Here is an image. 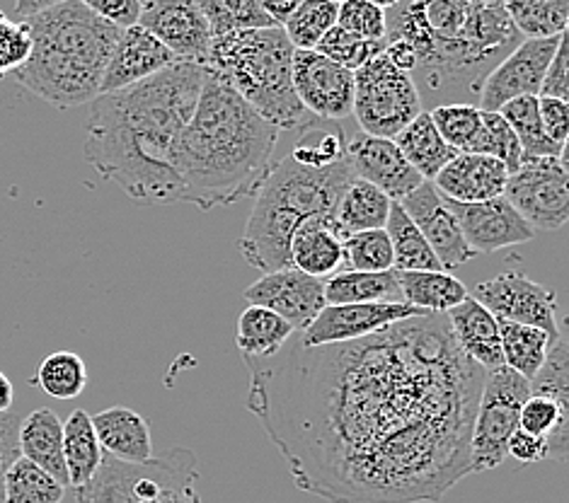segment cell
<instances>
[{
  "label": "cell",
  "instance_id": "obj_1",
  "mask_svg": "<svg viewBox=\"0 0 569 503\" xmlns=\"http://www.w3.org/2000/svg\"><path fill=\"white\" fill-rule=\"evenodd\" d=\"M248 410L306 494L328 503H437L466 480L485 371L446 315L355 342L242 359Z\"/></svg>",
  "mask_w": 569,
  "mask_h": 503
},
{
  "label": "cell",
  "instance_id": "obj_2",
  "mask_svg": "<svg viewBox=\"0 0 569 503\" xmlns=\"http://www.w3.org/2000/svg\"><path fill=\"white\" fill-rule=\"evenodd\" d=\"M207 68L174 61L141 83L98 94L86 127V160L143 203L180 201L170 151L194 114Z\"/></svg>",
  "mask_w": 569,
  "mask_h": 503
},
{
  "label": "cell",
  "instance_id": "obj_3",
  "mask_svg": "<svg viewBox=\"0 0 569 503\" xmlns=\"http://www.w3.org/2000/svg\"><path fill=\"white\" fill-rule=\"evenodd\" d=\"M279 129L207 73L194 114L170 151L180 201L201 211L254 197L274 165Z\"/></svg>",
  "mask_w": 569,
  "mask_h": 503
},
{
  "label": "cell",
  "instance_id": "obj_4",
  "mask_svg": "<svg viewBox=\"0 0 569 503\" xmlns=\"http://www.w3.org/2000/svg\"><path fill=\"white\" fill-rule=\"evenodd\" d=\"M24 22L30 24L32 51L10 78L57 110L98 98L119 27L94 16L80 0H66Z\"/></svg>",
  "mask_w": 569,
  "mask_h": 503
},
{
  "label": "cell",
  "instance_id": "obj_5",
  "mask_svg": "<svg viewBox=\"0 0 569 503\" xmlns=\"http://www.w3.org/2000/svg\"><path fill=\"white\" fill-rule=\"evenodd\" d=\"M355 180L347 158L330 168H306L287 155L274 162L254 194V207L238 250L262 274L291 269V238L308 221L335 228V211ZM337 230V228H335Z\"/></svg>",
  "mask_w": 569,
  "mask_h": 503
},
{
  "label": "cell",
  "instance_id": "obj_6",
  "mask_svg": "<svg viewBox=\"0 0 569 503\" xmlns=\"http://www.w3.org/2000/svg\"><path fill=\"white\" fill-rule=\"evenodd\" d=\"M293 47L281 27L242 30L211 39L207 73L246 100L267 124L301 131L310 117L298 102L291 78Z\"/></svg>",
  "mask_w": 569,
  "mask_h": 503
},
{
  "label": "cell",
  "instance_id": "obj_7",
  "mask_svg": "<svg viewBox=\"0 0 569 503\" xmlns=\"http://www.w3.org/2000/svg\"><path fill=\"white\" fill-rule=\"evenodd\" d=\"M199 460L189 447L139 465L102 457L94 477L76 489V503H201Z\"/></svg>",
  "mask_w": 569,
  "mask_h": 503
},
{
  "label": "cell",
  "instance_id": "obj_8",
  "mask_svg": "<svg viewBox=\"0 0 569 503\" xmlns=\"http://www.w3.org/2000/svg\"><path fill=\"white\" fill-rule=\"evenodd\" d=\"M351 114L363 133L396 139L415 117L422 114V94L410 73L398 71L386 53H378L355 71Z\"/></svg>",
  "mask_w": 569,
  "mask_h": 503
},
{
  "label": "cell",
  "instance_id": "obj_9",
  "mask_svg": "<svg viewBox=\"0 0 569 503\" xmlns=\"http://www.w3.org/2000/svg\"><path fill=\"white\" fill-rule=\"evenodd\" d=\"M528 380L507 365L485 375L470 439L472 474L497 470L507 455L511 433L519 429L521 406L528 400Z\"/></svg>",
  "mask_w": 569,
  "mask_h": 503
},
{
  "label": "cell",
  "instance_id": "obj_10",
  "mask_svg": "<svg viewBox=\"0 0 569 503\" xmlns=\"http://www.w3.org/2000/svg\"><path fill=\"white\" fill-rule=\"evenodd\" d=\"M505 197L533 230H560L569 221V174L562 158H521Z\"/></svg>",
  "mask_w": 569,
  "mask_h": 503
},
{
  "label": "cell",
  "instance_id": "obj_11",
  "mask_svg": "<svg viewBox=\"0 0 569 503\" xmlns=\"http://www.w3.org/2000/svg\"><path fill=\"white\" fill-rule=\"evenodd\" d=\"M472 298L490 310L497 320L538 328L552 342H558L562 332V324L558 322V295L546 285L528 279L523 271H505L490 281L478 283Z\"/></svg>",
  "mask_w": 569,
  "mask_h": 503
},
{
  "label": "cell",
  "instance_id": "obj_12",
  "mask_svg": "<svg viewBox=\"0 0 569 503\" xmlns=\"http://www.w3.org/2000/svg\"><path fill=\"white\" fill-rule=\"evenodd\" d=\"M567 32L546 39H521L507 59H501L480 85V110L499 112L517 98H538L548 66Z\"/></svg>",
  "mask_w": 569,
  "mask_h": 503
},
{
  "label": "cell",
  "instance_id": "obj_13",
  "mask_svg": "<svg viewBox=\"0 0 569 503\" xmlns=\"http://www.w3.org/2000/svg\"><path fill=\"white\" fill-rule=\"evenodd\" d=\"M293 90L303 110L320 121L351 117L355 107V73L325 59L318 51H293Z\"/></svg>",
  "mask_w": 569,
  "mask_h": 503
},
{
  "label": "cell",
  "instance_id": "obj_14",
  "mask_svg": "<svg viewBox=\"0 0 569 503\" xmlns=\"http://www.w3.org/2000/svg\"><path fill=\"white\" fill-rule=\"evenodd\" d=\"M139 24L178 61L207 63L211 32L197 0H148L141 8Z\"/></svg>",
  "mask_w": 569,
  "mask_h": 503
},
{
  "label": "cell",
  "instance_id": "obj_15",
  "mask_svg": "<svg viewBox=\"0 0 569 503\" xmlns=\"http://www.w3.org/2000/svg\"><path fill=\"white\" fill-rule=\"evenodd\" d=\"M427 312L408 303H357V305H325L320 315L308 324L301 336L306 346H325L355 342L383 332L386 328L410 318H422Z\"/></svg>",
  "mask_w": 569,
  "mask_h": 503
},
{
  "label": "cell",
  "instance_id": "obj_16",
  "mask_svg": "<svg viewBox=\"0 0 569 503\" xmlns=\"http://www.w3.org/2000/svg\"><path fill=\"white\" fill-rule=\"evenodd\" d=\"M248 305H260L277 312L296 332H303L313 322L325 303V279L308 276L298 269H281L262 274L242 293Z\"/></svg>",
  "mask_w": 569,
  "mask_h": 503
},
{
  "label": "cell",
  "instance_id": "obj_17",
  "mask_svg": "<svg viewBox=\"0 0 569 503\" xmlns=\"http://www.w3.org/2000/svg\"><path fill=\"white\" fill-rule=\"evenodd\" d=\"M446 203H449L468 248L476 254L517 248V244L531 242L536 238V230L521 219L519 211L505 197L478 203H458L446 199Z\"/></svg>",
  "mask_w": 569,
  "mask_h": 503
},
{
  "label": "cell",
  "instance_id": "obj_18",
  "mask_svg": "<svg viewBox=\"0 0 569 503\" xmlns=\"http://www.w3.org/2000/svg\"><path fill=\"white\" fill-rule=\"evenodd\" d=\"M398 203L402 211L410 215V221L419 228V233L425 235L443 271L463 266L476 256V252L468 248L463 233H460L449 203H446V199L437 192V187L431 182H422L415 192H410Z\"/></svg>",
  "mask_w": 569,
  "mask_h": 503
},
{
  "label": "cell",
  "instance_id": "obj_19",
  "mask_svg": "<svg viewBox=\"0 0 569 503\" xmlns=\"http://www.w3.org/2000/svg\"><path fill=\"white\" fill-rule=\"evenodd\" d=\"M347 162L355 177L381 189L390 201H402L425 182L392 139L359 133L347 141Z\"/></svg>",
  "mask_w": 569,
  "mask_h": 503
},
{
  "label": "cell",
  "instance_id": "obj_20",
  "mask_svg": "<svg viewBox=\"0 0 569 503\" xmlns=\"http://www.w3.org/2000/svg\"><path fill=\"white\" fill-rule=\"evenodd\" d=\"M174 61L178 59L151 32L143 30L141 24L127 27V30L119 32L112 57L107 61L100 94L137 85L141 80L160 73L162 68L172 66Z\"/></svg>",
  "mask_w": 569,
  "mask_h": 503
},
{
  "label": "cell",
  "instance_id": "obj_21",
  "mask_svg": "<svg viewBox=\"0 0 569 503\" xmlns=\"http://www.w3.org/2000/svg\"><path fill=\"white\" fill-rule=\"evenodd\" d=\"M509 180V170L505 162H499L492 155L478 153H458L449 165H446L431 184L443 199L458 203H478L499 199L505 194Z\"/></svg>",
  "mask_w": 569,
  "mask_h": 503
},
{
  "label": "cell",
  "instance_id": "obj_22",
  "mask_svg": "<svg viewBox=\"0 0 569 503\" xmlns=\"http://www.w3.org/2000/svg\"><path fill=\"white\" fill-rule=\"evenodd\" d=\"M446 318H449L460 351L470 361H476L485 373L505 365L497 318L485 305H480L476 298L468 295L463 303L446 312Z\"/></svg>",
  "mask_w": 569,
  "mask_h": 503
},
{
  "label": "cell",
  "instance_id": "obj_23",
  "mask_svg": "<svg viewBox=\"0 0 569 503\" xmlns=\"http://www.w3.org/2000/svg\"><path fill=\"white\" fill-rule=\"evenodd\" d=\"M90 419L104 455L131 462V465L153 457L151 426L139 412L129 410V406H110V410H102Z\"/></svg>",
  "mask_w": 569,
  "mask_h": 503
},
{
  "label": "cell",
  "instance_id": "obj_24",
  "mask_svg": "<svg viewBox=\"0 0 569 503\" xmlns=\"http://www.w3.org/2000/svg\"><path fill=\"white\" fill-rule=\"evenodd\" d=\"M18 447L20 457L34 462L59 484L69 486V474L63 465V421L51 410L42 406L20 419Z\"/></svg>",
  "mask_w": 569,
  "mask_h": 503
},
{
  "label": "cell",
  "instance_id": "obj_25",
  "mask_svg": "<svg viewBox=\"0 0 569 503\" xmlns=\"http://www.w3.org/2000/svg\"><path fill=\"white\" fill-rule=\"evenodd\" d=\"M291 266L308 276L330 279L342 269V238L325 221H308L291 238Z\"/></svg>",
  "mask_w": 569,
  "mask_h": 503
},
{
  "label": "cell",
  "instance_id": "obj_26",
  "mask_svg": "<svg viewBox=\"0 0 569 503\" xmlns=\"http://www.w3.org/2000/svg\"><path fill=\"white\" fill-rule=\"evenodd\" d=\"M325 303L357 305V303H402L398 271H347L340 269L325 279Z\"/></svg>",
  "mask_w": 569,
  "mask_h": 503
},
{
  "label": "cell",
  "instance_id": "obj_27",
  "mask_svg": "<svg viewBox=\"0 0 569 503\" xmlns=\"http://www.w3.org/2000/svg\"><path fill=\"white\" fill-rule=\"evenodd\" d=\"M400 298L427 315H446L470 295L466 283L449 271H398Z\"/></svg>",
  "mask_w": 569,
  "mask_h": 503
},
{
  "label": "cell",
  "instance_id": "obj_28",
  "mask_svg": "<svg viewBox=\"0 0 569 503\" xmlns=\"http://www.w3.org/2000/svg\"><path fill=\"white\" fill-rule=\"evenodd\" d=\"M392 141L425 182H431L458 155L456 148L441 139L429 112L415 117Z\"/></svg>",
  "mask_w": 569,
  "mask_h": 503
},
{
  "label": "cell",
  "instance_id": "obj_29",
  "mask_svg": "<svg viewBox=\"0 0 569 503\" xmlns=\"http://www.w3.org/2000/svg\"><path fill=\"white\" fill-rule=\"evenodd\" d=\"M392 201L381 192V189L359 180L349 182L345 194L337 203L335 211V228L340 238L363 233V230H381L388 223Z\"/></svg>",
  "mask_w": 569,
  "mask_h": 503
},
{
  "label": "cell",
  "instance_id": "obj_30",
  "mask_svg": "<svg viewBox=\"0 0 569 503\" xmlns=\"http://www.w3.org/2000/svg\"><path fill=\"white\" fill-rule=\"evenodd\" d=\"M102 447L94 436L92 419L86 410H76L63 421V465L69 486H86L102 465Z\"/></svg>",
  "mask_w": 569,
  "mask_h": 503
},
{
  "label": "cell",
  "instance_id": "obj_31",
  "mask_svg": "<svg viewBox=\"0 0 569 503\" xmlns=\"http://www.w3.org/2000/svg\"><path fill=\"white\" fill-rule=\"evenodd\" d=\"M293 334L296 330L277 312L260 305H248L238 318L236 344L242 359H267L274 356Z\"/></svg>",
  "mask_w": 569,
  "mask_h": 503
},
{
  "label": "cell",
  "instance_id": "obj_32",
  "mask_svg": "<svg viewBox=\"0 0 569 503\" xmlns=\"http://www.w3.org/2000/svg\"><path fill=\"white\" fill-rule=\"evenodd\" d=\"M497 324L505 365L531 383L538 371L543 369L548 351L555 342L543 330L528 328V324H517L507 320H497Z\"/></svg>",
  "mask_w": 569,
  "mask_h": 503
},
{
  "label": "cell",
  "instance_id": "obj_33",
  "mask_svg": "<svg viewBox=\"0 0 569 503\" xmlns=\"http://www.w3.org/2000/svg\"><path fill=\"white\" fill-rule=\"evenodd\" d=\"M386 233L392 244V269L396 271H443L429 242L398 201H392L390 207Z\"/></svg>",
  "mask_w": 569,
  "mask_h": 503
},
{
  "label": "cell",
  "instance_id": "obj_34",
  "mask_svg": "<svg viewBox=\"0 0 569 503\" xmlns=\"http://www.w3.org/2000/svg\"><path fill=\"white\" fill-rule=\"evenodd\" d=\"M523 39H546L567 32L569 0H501Z\"/></svg>",
  "mask_w": 569,
  "mask_h": 503
},
{
  "label": "cell",
  "instance_id": "obj_35",
  "mask_svg": "<svg viewBox=\"0 0 569 503\" xmlns=\"http://www.w3.org/2000/svg\"><path fill=\"white\" fill-rule=\"evenodd\" d=\"M499 114L505 117L513 135L519 139L523 158H562L565 148L555 145L540 124L538 98H517L501 107Z\"/></svg>",
  "mask_w": 569,
  "mask_h": 503
},
{
  "label": "cell",
  "instance_id": "obj_36",
  "mask_svg": "<svg viewBox=\"0 0 569 503\" xmlns=\"http://www.w3.org/2000/svg\"><path fill=\"white\" fill-rule=\"evenodd\" d=\"M63 492V484L24 457L12 462L3 477V503H61Z\"/></svg>",
  "mask_w": 569,
  "mask_h": 503
},
{
  "label": "cell",
  "instance_id": "obj_37",
  "mask_svg": "<svg viewBox=\"0 0 569 503\" xmlns=\"http://www.w3.org/2000/svg\"><path fill=\"white\" fill-rule=\"evenodd\" d=\"M209 22L211 39L242 30H262L277 27L267 16L260 0H197Z\"/></svg>",
  "mask_w": 569,
  "mask_h": 503
},
{
  "label": "cell",
  "instance_id": "obj_38",
  "mask_svg": "<svg viewBox=\"0 0 569 503\" xmlns=\"http://www.w3.org/2000/svg\"><path fill=\"white\" fill-rule=\"evenodd\" d=\"M441 139L458 153H476L482 135V110L472 102L439 104L429 112Z\"/></svg>",
  "mask_w": 569,
  "mask_h": 503
},
{
  "label": "cell",
  "instance_id": "obj_39",
  "mask_svg": "<svg viewBox=\"0 0 569 503\" xmlns=\"http://www.w3.org/2000/svg\"><path fill=\"white\" fill-rule=\"evenodd\" d=\"M34 385L42 388L49 398L76 400L88 385L86 361L73 351H57L39 363Z\"/></svg>",
  "mask_w": 569,
  "mask_h": 503
},
{
  "label": "cell",
  "instance_id": "obj_40",
  "mask_svg": "<svg viewBox=\"0 0 569 503\" xmlns=\"http://www.w3.org/2000/svg\"><path fill=\"white\" fill-rule=\"evenodd\" d=\"M337 10L340 6L330 0H303L293 10V16L281 24V30L293 49L313 51L320 39L337 24Z\"/></svg>",
  "mask_w": 569,
  "mask_h": 503
},
{
  "label": "cell",
  "instance_id": "obj_41",
  "mask_svg": "<svg viewBox=\"0 0 569 503\" xmlns=\"http://www.w3.org/2000/svg\"><path fill=\"white\" fill-rule=\"evenodd\" d=\"M291 158L306 168H330L335 162L345 160L347 141L342 129H320L318 119H313L301 129Z\"/></svg>",
  "mask_w": 569,
  "mask_h": 503
},
{
  "label": "cell",
  "instance_id": "obj_42",
  "mask_svg": "<svg viewBox=\"0 0 569 503\" xmlns=\"http://www.w3.org/2000/svg\"><path fill=\"white\" fill-rule=\"evenodd\" d=\"M342 266L347 271H390L392 244L386 228L342 238Z\"/></svg>",
  "mask_w": 569,
  "mask_h": 503
},
{
  "label": "cell",
  "instance_id": "obj_43",
  "mask_svg": "<svg viewBox=\"0 0 569 503\" xmlns=\"http://www.w3.org/2000/svg\"><path fill=\"white\" fill-rule=\"evenodd\" d=\"M383 49L386 39L383 42H369V39H361L335 24L332 30L320 39V44L313 51L322 53L325 59H330L337 66H342L347 71L355 73L363 63H369L378 53H383Z\"/></svg>",
  "mask_w": 569,
  "mask_h": 503
},
{
  "label": "cell",
  "instance_id": "obj_44",
  "mask_svg": "<svg viewBox=\"0 0 569 503\" xmlns=\"http://www.w3.org/2000/svg\"><path fill=\"white\" fill-rule=\"evenodd\" d=\"M478 155H492L499 162H505L509 174H513L521 165V145L513 135L511 127L499 112H482V135L476 148Z\"/></svg>",
  "mask_w": 569,
  "mask_h": 503
},
{
  "label": "cell",
  "instance_id": "obj_45",
  "mask_svg": "<svg viewBox=\"0 0 569 503\" xmlns=\"http://www.w3.org/2000/svg\"><path fill=\"white\" fill-rule=\"evenodd\" d=\"M337 27L369 42H383L388 37V12L369 0H345L337 10Z\"/></svg>",
  "mask_w": 569,
  "mask_h": 503
},
{
  "label": "cell",
  "instance_id": "obj_46",
  "mask_svg": "<svg viewBox=\"0 0 569 503\" xmlns=\"http://www.w3.org/2000/svg\"><path fill=\"white\" fill-rule=\"evenodd\" d=\"M30 24L24 20H10L6 12L0 10V80L16 73L18 68L30 59Z\"/></svg>",
  "mask_w": 569,
  "mask_h": 503
},
{
  "label": "cell",
  "instance_id": "obj_47",
  "mask_svg": "<svg viewBox=\"0 0 569 503\" xmlns=\"http://www.w3.org/2000/svg\"><path fill=\"white\" fill-rule=\"evenodd\" d=\"M94 16L112 22L119 30L139 24V16L143 3L141 0H80Z\"/></svg>",
  "mask_w": 569,
  "mask_h": 503
},
{
  "label": "cell",
  "instance_id": "obj_48",
  "mask_svg": "<svg viewBox=\"0 0 569 503\" xmlns=\"http://www.w3.org/2000/svg\"><path fill=\"white\" fill-rule=\"evenodd\" d=\"M538 114L548 139L565 148L569 135V104L555 98H538Z\"/></svg>",
  "mask_w": 569,
  "mask_h": 503
},
{
  "label": "cell",
  "instance_id": "obj_49",
  "mask_svg": "<svg viewBox=\"0 0 569 503\" xmlns=\"http://www.w3.org/2000/svg\"><path fill=\"white\" fill-rule=\"evenodd\" d=\"M538 98H555V100H569V76H567V34L560 42L558 51L548 66L546 78H543V88H540Z\"/></svg>",
  "mask_w": 569,
  "mask_h": 503
},
{
  "label": "cell",
  "instance_id": "obj_50",
  "mask_svg": "<svg viewBox=\"0 0 569 503\" xmlns=\"http://www.w3.org/2000/svg\"><path fill=\"white\" fill-rule=\"evenodd\" d=\"M507 455L517 460L519 465H538V462L550 457L548 441L531 436V433L517 429L511 433V439L507 443Z\"/></svg>",
  "mask_w": 569,
  "mask_h": 503
},
{
  "label": "cell",
  "instance_id": "obj_51",
  "mask_svg": "<svg viewBox=\"0 0 569 503\" xmlns=\"http://www.w3.org/2000/svg\"><path fill=\"white\" fill-rule=\"evenodd\" d=\"M18 429H20V416L6 412L0 414V503H3V477L8 467L20 457L18 447Z\"/></svg>",
  "mask_w": 569,
  "mask_h": 503
},
{
  "label": "cell",
  "instance_id": "obj_52",
  "mask_svg": "<svg viewBox=\"0 0 569 503\" xmlns=\"http://www.w3.org/2000/svg\"><path fill=\"white\" fill-rule=\"evenodd\" d=\"M260 3H262L267 16L272 18V22L277 27H281L283 22H287L293 16V10L301 6L303 0H260Z\"/></svg>",
  "mask_w": 569,
  "mask_h": 503
},
{
  "label": "cell",
  "instance_id": "obj_53",
  "mask_svg": "<svg viewBox=\"0 0 569 503\" xmlns=\"http://www.w3.org/2000/svg\"><path fill=\"white\" fill-rule=\"evenodd\" d=\"M61 3H66V0H16V12L22 20H30V18L39 16V12L57 8Z\"/></svg>",
  "mask_w": 569,
  "mask_h": 503
},
{
  "label": "cell",
  "instance_id": "obj_54",
  "mask_svg": "<svg viewBox=\"0 0 569 503\" xmlns=\"http://www.w3.org/2000/svg\"><path fill=\"white\" fill-rule=\"evenodd\" d=\"M12 400H16V388H12L10 378L0 371V414L10 412Z\"/></svg>",
  "mask_w": 569,
  "mask_h": 503
},
{
  "label": "cell",
  "instance_id": "obj_55",
  "mask_svg": "<svg viewBox=\"0 0 569 503\" xmlns=\"http://www.w3.org/2000/svg\"><path fill=\"white\" fill-rule=\"evenodd\" d=\"M369 3H373V6H378V8H383V10H390V8H396L400 0H369Z\"/></svg>",
  "mask_w": 569,
  "mask_h": 503
},
{
  "label": "cell",
  "instance_id": "obj_56",
  "mask_svg": "<svg viewBox=\"0 0 569 503\" xmlns=\"http://www.w3.org/2000/svg\"><path fill=\"white\" fill-rule=\"evenodd\" d=\"M330 3H337V6H340V3H345V0H330Z\"/></svg>",
  "mask_w": 569,
  "mask_h": 503
},
{
  "label": "cell",
  "instance_id": "obj_57",
  "mask_svg": "<svg viewBox=\"0 0 569 503\" xmlns=\"http://www.w3.org/2000/svg\"><path fill=\"white\" fill-rule=\"evenodd\" d=\"M141 3H143V6H146V3H148V0H141Z\"/></svg>",
  "mask_w": 569,
  "mask_h": 503
}]
</instances>
